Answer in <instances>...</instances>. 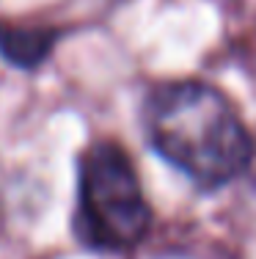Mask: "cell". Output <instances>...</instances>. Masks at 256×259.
<instances>
[{
    "instance_id": "1",
    "label": "cell",
    "mask_w": 256,
    "mask_h": 259,
    "mask_svg": "<svg viewBox=\"0 0 256 259\" xmlns=\"http://www.w3.org/2000/svg\"><path fill=\"white\" fill-rule=\"evenodd\" d=\"M141 121L151 149L204 193L226 188L251 168L253 133L212 83L155 85L143 100Z\"/></svg>"
},
{
    "instance_id": "2",
    "label": "cell",
    "mask_w": 256,
    "mask_h": 259,
    "mask_svg": "<svg viewBox=\"0 0 256 259\" xmlns=\"http://www.w3.org/2000/svg\"><path fill=\"white\" fill-rule=\"evenodd\" d=\"M151 229L135 163L111 138L91 141L77 157V204L72 232L77 243L96 254H124L141 245Z\"/></svg>"
},
{
    "instance_id": "3",
    "label": "cell",
    "mask_w": 256,
    "mask_h": 259,
    "mask_svg": "<svg viewBox=\"0 0 256 259\" xmlns=\"http://www.w3.org/2000/svg\"><path fill=\"white\" fill-rule=\"evenodd\" d=\"M61 30L50 25L0 22V58L14 69H39L53 55Z\"/></svg>"
},
{
    "instance_id": "4",
    "label": "cell",
    "mask_w": 256,
    "mask_h": 259,
    "mask_svg": "<svg viewBox=\"0 0 256 259\" xmlns=\"http://www.w3.org/2000/svg\"><path fill=\"white\" fill-rule=\"evenodd\" d=\"M256 171V138H253V160H251V168H248V174Z\"/></svg>"
}]
</instances>
